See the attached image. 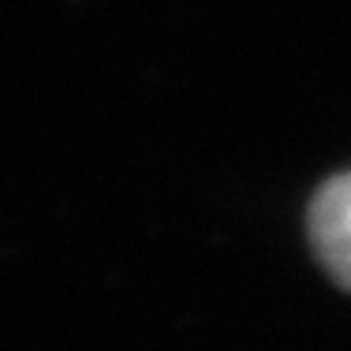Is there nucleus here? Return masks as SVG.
I'll list each match as a JSON object with an SVG mask.
<instances>
[{
	"instance_id": "1",
	"label": "nucleus",
	"mask_w": 351,
	"mask_h": 351,
	"mask_svg": "<svg viewBox=\"0 0 351 351\" xmlns=\"http://www.w3.org/2000/svg\"><path fill=\"white\" fill-rule=\"evenodd\" d=\"M311 243L325 269L351 288V172L332 176L314 195Z\"/></svg>"
}]
</instances>
